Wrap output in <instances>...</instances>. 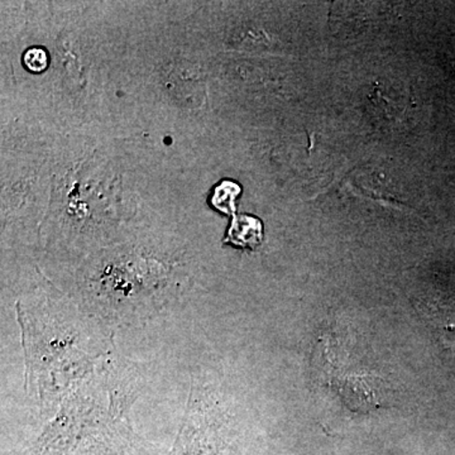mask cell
I'll return each mask as SVG.
<instances>
[{
    "label": "cell",
    "instance_id": "cell-1",
    "mask_svg": "<svg viewBox=\"0 0 455 455\" xmlns=\"http://www.w3.org/2000/svg\"><path fill=\"white\" fill-rule=\"evenodd\" d=\"M263 223L253 215H235L227 230L224 243L235 245L241 250L256 251L262 244Z\"/></svg>",
    "mask_w": 455,
    "mask_h": 455
},
{
    "label": "cell",
    "instance_id": "cell-2",
    "mask_svg": "<svg viewBox=\"0 0 455 455\" xmlns=\"http://www.w3.org/2000/svg\"><path fill=\"white\" fill-rule=\"evenodd\" d=\"M242 187L233 180H223L215 185L211 199V204L215 211L226 215H233L236 211V200L241 196Z\"/></svg>",
    "mask_w": 455,
    "mask_h": 455
},
{
    "label": "cell",
    "instance_id": "cell-3",
    "mask_svg": "<svg viewBox=\"0 0 455 455\" xmlns=\"http://www.w3.org/2000/svg\"><path fill=\"white\" fill-rule=\"evenodd\" d=\"M23 64L31 73L40 74L46 70L49 66V56L46 51L41 47H31L23 56Z\"/></svg>",
    "mask_w": 455,
    "mask_h": 455
}]
</instances>
